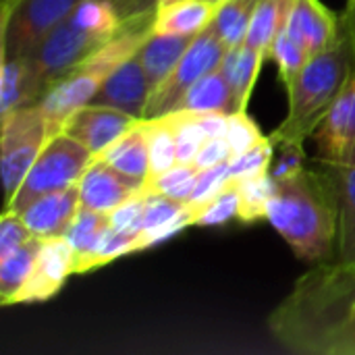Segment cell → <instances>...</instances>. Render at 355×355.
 I'll list each match as a JSON object with an SVG mask.
<instances>
[{
    "instance_id": "obj_1",
    "label": "cell",
    "mask_w": 355,
    "mask_h": 355,
    "mask_svg": "<svg viewBox=\"0 0 355 355\" xmlns=\"http://www.w3.org/2000/svg\"><path fill=\"white\" fill-rule=\"evenodd\" d=\"M268 331L293 354L355 355V264H314L268 316Z\"/></svg>"
},
{
    "instance_id": "obj_2",
    "label": "cell",
    "mask_w": 355,
    "mask_h": 355,
    "mask_svg": "<svg viewBox=\"0 0 355 355\" xmlns=\"http://www.w3.org/2000/svg\"><path fill=\"white\" fill-rule=\"evenodd\" d=\"M266 218L302 262L312 266L337 262L339 212L320 162L277 181Z\"/></svg>"
},
{
    "instance_id": "obj_3",
    "label": "cell",
    "mask_w": 355,
    "mask_h": 355,
    "mask_svg": "<svg viewBox=\"0 0 355 355\" xmlns=\"http://www.w3.org/2000/svg\"><path fill=\"white\" fill-rule=\"evenodd\" d=\"M354 69V48L339 23L337 37L322 52L310 56L297 77L285 85L289 112L272 131V144H304L331 110Z\"/></svg>"
},
{
    "instance_id": "obj_4",
    "label": "cell",
    "mask_w": 355,
    "mask_h": 355,
    "mask_svg": "<svg viewBox=\"0 0 355 355\" xmlns=\"http://www.w3.org/2000/svg\"><path fill=\"white\" fill-rule=\"evenodd\" d=\"M92 160L89 150L67 133L52 135L31 164L19 191L6 204V210L23 212L37 198L77 185Z\"/></svg>"
},
{
    "instance_id": "obj_5",
    "label": "cell",
    "mask_w": 355,
    "mask_h": 355,
    "mask_svg": "<svg viewBox=\"0 0 355 355\" xmlns=\"http://www.w3.org/2000/svg\"><path fill=\"white\" fill-rule=\"evenodd\" d=\"M104 42L100 37L85 31L71 15L58 23L25 58L33 102L37 104L56 81L75 71Z\"/></svg>"
},
{
    "instance_id": "obj_6",
    "label": "cell",
    "mask_w": 355,
    "mask_h": 355,
    "mask_svg": "<svg viewBox=\"0 0 355 355\" xmlns=\"http://www.w3.org/2000/svg\"><path fill=\"white\" fill-rule=\"evenodd\" d=\"M0 156H2V183L4 202L8 204L19 191L31 164L50 139L46 119L37 104L21 106L0 116Z\"/></svg>"
},
{
    "instance_id": "obj_7",
    "label": "cell",
    "mask_w": 355,
    "mask_h": 355,
    "mask_svg": "<svg viewBox=\"0 0 355 355\" xmlns=\"http://www.w3.org/2000/svg\"><path fill=\"white\" fill-rule=\"evenodd\" d=\"M227 46L220 40L214 23H210L204 31H200L181 60L175 64V69L152 89L144 119H156L166 112H171L177 102L183 98V94L200 81L204 75L220 69V62L225 58Z\"/></svg>"
},
{
    "instance_id": "obj_8",
    "label": "cell",
    "mask_w": 355,
    "mask_h": 355,
    "mask_svg": "<svg viewBox=\"0 0 355 355\" xmlns=\"http://www.w3.org/2000/svg\"><path fill=\"white\" fill-rule=\"evenodd\" d=\"M81 0H12L2 4V56L27 58Z\"/></svg>"
},
{
    "instance_id": "obj_9",
    "label": "cell",
    "mask_w": 355,
    "mask_h": 355,
    "mask_svg": "<svg viewBox=\"0 0 355 355\" xmlns=\"http://www.w3.org/2000/svg\"><path fill=\"white\" fill-rule=\"evenodd\" d=\"M312 137L318 162L331 166L355 164V69Z\"/></svg>"
},
{
    "instance_id": "obj_10",
    "label": "cell",
    "mask_w": 355,
    "mask_h": 355,
    "mask_svg": "<svg viewBox=\"0 0 355 355\" xmlns=\"http://www.w3.org/2000/svg\"><path fill=\"white\" fill-rule=\"evenodd\" d=\"M75 264H77V254L64 235L44 237L37 260L27 281L15 293L8 306L48 302L62 289L67 279L75 275Z\"/></svg>"
},
{
    "instance_id": "obj_11",
    "label": "cell",
    "mask_w": 355,
    "mask_h": 355,
    "mask_svg": "<svg viewBox=\"0 0 355 355\" xmlns=\"http://www.w3.org/2000/svg\"><path fill=\"white\" fill-rule=\"evenodd\" d=\"M139 119L100 104H85L77 108L64 123L62 133L79 141L96 158L119 137H123Z\"/></svg>"
},
{
    "instance_id": "obj_12",
    "label": "cell",
    "mask_w": 355,
    "mask_h": 355,
    "mask_svg": "<svg viewBox=\"0 0 355 355\" xmlns=\"http://www.w3.org/2000/svg\"><path fill=\"white\" fill-rule=\"evenodd\" d=\"M150 94H152V85L135 54L125 62H121L110 75H106V79L100 83L89 104L110 106L135 119H144Z\"/></svg>"
},
{
    "instance_id": "obj_13",
    "label": "cell",
    "mask_w": 355,
    "mask_h": 355,
    "mask_svg": "<svg viewBox=\"0 0 355 355\" xmlns=\"http://www.w3.org/2000/svg\"><path fill=\"white\" fill-rule=\"evenodd\" d=\"M104 79L77 67L75 71H71L67 77H62L60 81H56L37 102V106L42 108V114L46 119L48 125V133L50 137L56 133H62V127L67 123V119L81 106L89 104L92 98L96 96L100 83Z\"/></svg>"
},
{
    "instance_id": "obj_14",
    "label": "cell",
    "mask_w": 355,
    "mask_h": 355,
    "mask_svg": "<svg viewBox=\"0 0 355 355\" xmlns=\"http://www.w3.org/2000/svg\"><path fill=\"white\" fill-rule=\"evenodd\" d=\"M283 27L310 56H314L337 37L339 15L331 12L320 0H289Z\"/></svg>"
},
{
    "instance_id": "obj_15",
    "label": "cell",
    "mask_w": 355,
    "mask_h": 355,
    "mask_svg": "<svg viewBox=\"0 0 355 355\" xmlns=\"http://www.w3.org/2000/svg\"><path fill=\"white\" fill-rule=\"evenodd\" d=\"M77 187L83 208L110 214L116 206L135 196L144 185L129 181L102 158H94L81 175Z\"/></svg>"
},
{
    "instance_id": "obj_16",
    "label": "cell",
    "mask_w": 355,
    "mask_h": 355,
    "mask_svg": "<svg viewBox=\"0 0 355 355\" xmlns=\"http://www.w3.org/2000/svg\"><path fill=\"white\" fill-rule=\"evenodd\" d=\"M79 208V187L71 185L67 189L37 198L19 214L35 237H58L67 233Z\"/></svg>"
},
{
    "instance_id": "obj_17",
    "label": "cell",
    "mask_w": 355,
    "mask_h": 355,
    "mask_svg": "<svg viewBox=\"0 0 355 355\" xmlns=\"http://www.w3.org/2000/svg\"><path fill=\"white\" fill-rule=\"evenodd\" d=\"M322 164V162H320ZM333 187L339 212L337 231V262L355 264V164L331 166L322 164Z\"/></svg>"
},
{
    "instance_id": "obj_18",
    "label": "cell",
    "mask_w": 355,
    "mask_h": 355,
    "mask_svg": "<svg viewBox=\"0 0 355 355\" xmlns=\"http://www.w3.org/2000/svg\"><path fill=\"white\" fill-rule=\"evenodd\" d=\"M96 158L108 162L114 171H119L129 181L137 185H146L150 177V150H148V135L141 119Z\"/></svg>"
},
{
    "instance_id": "obj_19",
    "label": "cell",
    "mask_w": 355,
    "mask_h": 355,
    "mask_svg": "<svg viewBox=\"0 0 355 355\" xmlns=\"http://www.w3.org/2000/svg\"><path fill=\"white\" fill-rule=\"evenodd\" d=\"M218 6L208 0H179L158 6L154 15V33L166 35H198L216 17Z\"/></svg>"
},
{
    "instance_id": "obj_20",
    "label": "cell",
    "mask_w": 355,
    "mask_h": 355,
    "mask_svg": "<svg viewBox=\"0 0 355 355\" xmlns=\"http://www.w3.org/2000/svg\"><path fill=\"white\" fill-rule=\"evenodd\" d=\"M264 58L266 56L260 50L248 46L245 42L235 48H227V52H225V58L220 62V73L225 75V79L229 81V85L233 89L235 104H237L239 112H243L248 108V102L252 98V92L258 81Z\"/></svg>"
},
{
    "instance_id": "obj_21",
    "label": "cell",
    "mask_w": 355,
    "mask_h": 355,
    "mask_svg": "<svg viewBox=\"0 0 355 355\" xmlns=\"http://www.w3.org/2000/svg\"><path fill=\"white\" fill-rule=\"evenodd\" d=\"M193 37L196 35H166L154 31L150 33V37L137 50V58L148 75L152 89L175 69Z\"/></svg>"
},
{
    "instance_id": "obj_22",
    "label": "cell",
    "mask_w": 355,
    "mask_h": 355,
    "mask_svg": "<svg viewBox=\"0 0 355 355\" xmlns=\"http://www.w3.org/2000/svg\"><path fill=\"white\" fill-rule=\"evenodd\" d=\"M173 110H185V112H223L233 114L239 112L235 104L233 89L220 69L204 75L200 81H196L183 98L177 102ZM171 110V112H173Z\"/></svg>"
},
{
    "instance_id": "obj_23",
    "label": "cell",
    "mask_w": 355,
    "mask_h": 355,
    "mask_svg": "<svg viewBox=\"0 0 355 355\" xmlns=\"http://www.w3.org/2000/svg\"><path fill=\"white\" fill-rule=\"evenodd\" d=\"M44 237H31L29 241H25L23 245H19L17 250H12L10 254L0 258V300L2 306H8L10 300L15 297V293L23 287V283L27 281L40 248H42Z\"/></svg>"
},
{
    "instance_id": "obj_24",
    "label": "cell",
    "mask_w": 355,
    "mask_h": 355,
    "mask_svg": "<svg viewBox=\"0 0 355 355\" xmlns=\"http://www.w3.org/2000/svg\"><path fill=\"white\" fill-rule=\"evenodd\" d=\"M235 187L239 193L237 218L241 223L252 225V223H258L268 216V206L277 193V179L270 175V171L254 175V177L237 179Z\"/></svg>"
},
{
    "instance_id": "obj_25",
    "label": "cell",
    "mask_w": 355,
    "mask_h": 355,
    "mask_svg": "<svg viewBox=\"0 0 355 355\" xmlns=\"http://www.w3.org/2000/svg\"><path fill=\"white\" fill-rule=\"evenodd\" d=\"M287 6H289V0H258L254 17L250 21L248 35H245V44L260 50L266 56L272 40L285 25Z\"/></svg>"
},
{
    "instance_id": "obj_26",
    "label": "cell",
    "mask_w": 355,
    "mask_h": 355,
    "mask_svg": "<svg viewBox=\"0 0 355 355\" xmlns=\"http://www.w3.org/2000/svg\"><path fill=\"white\" fill-rule=\"evenodd\" d=\"M35 104L31 96L29 69L25 58L2 56V87H0V116L21 106Z\"/></svg>"
},
{
    "instance_id": "obj_27",
    "label": "cell",
    "mask_w": 355,
    "mask_h": 355,
    "mask_svg": "<svg viewBox=\"0 0 355 355\" xmlns=\"http://www.w3.org/2000/svg\"><path fill=\"white\" fill-rule=\"evenodd\" d=\"M71 17L102 42L114 37L125 21L112 0H81Z\"/></svg>"
},
{
    "instance_id": "obj_28",
    "label": "cell",
    "mask_w": 355,
    "mask_h": 355,
    "mask_svg": "<svg viewBox=\"0 0 355 355\" xmlns=\"http://www.w3.org/2000/svg\"><path fill=\"white\" fill-rule=\"evenodd\" d=\"M148 135V150H150V177H158L177 164V146H175V131L164 116L156 119H141Z\"/></svg>"
},
{
    "instance_id": "obj_29",
    "label": "cell",
    "mask_w": 355,
    "mask_h": 355,
    "mask_svg": "<svg viewBox=\"0 0 355 355\" xmlns=\"http://www.w3.org/2000/svg\"><path fill=\"white\" fill-rule=\"evenodd\" d=\"M256 4L258 0H227L218 6L212 23L227 48H235L245 42Z\"/></svg>"
},
{
    "instance_id": "obj_30",
    "label": "cell",
    "mask_w": 355,
    "mask_h": 355,
    "mask_svg": "<svg viewBox=\"0 0 355 355\" xmlns=\"http://www.w3.org/2000/svg\"><path fill=\"white\" fill-rule=\"evenodd\" d=\"M173 131H175V146H177V162L179 164H193L200 148L208 139L206 131L200 125L198 112H185V110H173L162 114Z\"/></svg>"
},
{
    "instance_id": "obj_31",
    "label": "cell",
    "mask_w": 355,
    "mask_h": 355,
    "mask_svg": "<svg viewBox=\"0 0 355 355\" xmlns=\"http://www.w3.org/2000/svg\"><path fill=\"white\" fill-rule=\"evenodd\" d=\"M108 229H110L108 214H102V212L81 206L79 212L75 214L73 223L69 225L64 237L73 245L77 258H83L89 252H94V248L100 243V239L106 235Z\"/></svg>"
},
{
    "instance_id": "obj_32",
    "label": "cell",
    "mask_w": 355,
    "mask_h": 355,
    "mask_svg": "<svg viewBox=\"0 0 355 355\" xmlns=\"http://www.w3.org/2000/svg\"><path fill=\"white\" fill-rule=\"evenodd\" d=\"M266 58L277 62L281 81L285 85H289L297 77V73L306 67L310 54L306 52V48L302 44H297L287 33L285 27H281V31L277 33V37L272 40V44H270V48L266 52Z\"/></svg>"
},
{
    "instance_id": "obj_33",
    "label": "cell",
    "mask_w": 355,
    "mask_h": 355,
    "mask_svg": "<svg viewBox=\"0 0 355 355\" xmlns=\"http://www.w3.org/2000/svg\"><path fill=\"white\" fill-rule=\"evenodd\" d=\"M237 214H239V193H237L235 181H231L216 198H212L210 202L198 206L196 225H200V227H218V225L229 223L231 218H237Z\"/></svg>"
},
{
    "instance_id": "obj_34",
    "label": "cell",
    "mask_w": 355,
    "mask_h": 355,
    "mask_svg": "<svg viewBox=\"0 0 355 355\" xmlns=\"http://www.w3.org/2000/svg\"><path fill=\"white\" fill-rule=\"evenodd\" d=\"M196 216H198V206L196 204H185V208L175 216L171 218L168 223L160 225V227H154V229H144L135 235L133 239V252H141V250H148V248H154L171 237H175L177 233H181L183 229L196 225Z\"/></svg>"
},
{
    "instance_id": "obj_35",
    "label": "cell",
    "mask_w": 355,
    "mask_h": 355,
    "mask_svg": "<svg viewBox=\"0 0 355 355\" xmlns=\"http://www.w3.org/2000/svg\"><path fill=\"white\" fill-rule=\"evenodd\" d=\"M272 160H275V144H272L270 137H264L260 144H256L245 154L229 160L231 179L237 181V179H245V177L266 173V171H270Z\"/></svg>"
},
{
    "instance_id": "obj_36",
    "label": "cell",
    "mask_w": 355,
    "mask_h": 355,
    "mask_svg": "<svg viewBox=\"0 0 355 355\" xmlns=\"http://www.w3.org/2000/svg\"><path fill=\"white\" fill-rule=\"evenodd\" d=\"M225 137L229 139L233 158L245 154L248 150H252L256 144H260V141L264 139L260 127L254 123L252 116H248L245 110H243V112H233V114H229V127H227Z\"/></svg>"
},
{
    "instance_id": "obj_37",
    "label": "cell",
    "mask_w": 355,
    "mask_h": 355,
    "mask_svg": "<svg viewBox=\"0 0 355 355\" xmlns=\"http://www.w3.org/2000/svg\"><path fill=\"white\" fill-rule=\"evenodd\" d=\"M146 198L148 191L141 187L135 196H131L129 200H125L121 206H116L110 214V227L119 233H127V235H137L144 229V208H146Z\"/></svg>"
},
{
    "instance_id": "obj_38",
    "label": "cell",
    "mask_w": 355,
    "mask_h": 355,
    "mask_svg": "<svg viewBox=\"0 0 355 355\" xmlns=\"http://www.w3.org/2000/svg\"><path fill=\"white\" fill-rule=\"evenodd\" d=\"M231 183V173H229V162L225 164H216L210 168H202L198 175V183L193 189V196L189 200V204H206L212 198H216L227 185Z\"/></svg>"
},
{
    "instance_id": "obj_39",
    "label": "cell",
    "mask_w": 355,
    "mask_h": 355,
    "mask_svg": "<svg viewBox=\"0 0 355 355\" xmlns=\"http://www.w3.org/2000/svg\"><path fill=\"white\" fill-rule=\"evenodd\" d=\"M183 208H185V202L173 200V198H168L164 193H150L148 191L146 208H144V229H154V227H160V225L168 223Z\"/></svg>"
},
{
    "instance_id": "obj_40",
    "label": "cell",
    "mask_w": 355,
    "mask_h": 355,
    "mask_svg": "<svg viewBox=\"0 0 355 355\" xmlns=\"http://www.w3.org/2000/svg\"><path fill=\"white\" fill-rule=\"evenodd\" d=\"M33 233L25 225L23 216L15 210H4L0 218V258L29 241Z\"/></svg>"
},
{
    "instance_id": "obj_41",
    "label": "cell",
    "mask_w": 355,
    "mask_h": 355,
    "mask_svg": "<svg viewBox=\"0 0 355 355\" xmlns=\"http://www.w3.org/2000/svg\"><path fill=\"white\" fill-rule=\"evenodd\" d=\"M200 168L196 164H175L173 168H168L166 173L158 175V177H152L146 181L144 189L150 191V193H164V196H171L175 193L187 179H191L193 175H198Z\"/></svg>"
},
{
    "instance_id": "obj_42",
    "label": "cell",
    "mask_w": 355,
    "mask_h": 355,
    "mask_svg": "<svg viewBox=\"0 0 355 355\" xmlns=\"http://www.w3.org/2000/svg\"><path fill=\"white\" fill-rule=\"evenodd\" d=\"M231 158H233V154H231L229 139L227 137H210L200 148L193 164L202 171V168H210V166H216V164H225Z\"/></svg>"
},
{
    "instance_id": "obj_43",
    "label": "cell",
    "mask_w": 355,
    "mask_h": 355,
    "mask_svg": "<svg viewBox=\"0 0 355 355\" xmlns=\"http://www.w3.org/2000/svg\"><path fill=\"white\" fill-rule=\"evenodd\" d=\"M283 150L281 160L270 168V175L279 181L289 175H295L297 171L304 168V144H279Z\"/></svg>"
},
{
    "instance_id": "obj_44",
    "label": "cell",
    "mask_w": 355,
    "mask_h": 355,
    "mask_svg": "<svg viewBox=\"0 0 355 355\" xmlns=\"http://www.w3.org/2000/svg\"><path fill=\"white\" fill-rule=\"evenodd\" d=\"M200 125L206 131L208 139L210 137H225L227 127H229V114L223 112H198Z\"/></svg>"
},
{
    "instance_id": "obj_45",
    "label": "cell",
    "mask_w": 355,
    "mask_h": 355,
    "mask_svg": "<svg viewBox=\"0 0 355 355\" xmlns=\"http://www.w3.org/2000/svg\"><path fill=\"white\" fill-rule=\"evenodd\" d=\"M116 8L123 19L139 17V15H156L158 0H119Z\"/></svg>"
},
{
    "instance_id": "obj_46",
    "label": "cell",
    "mask_w": 355,
    "mask_h": 355,
    "mask_svg": "<svg viewBox=\"0 0 355 355\" xmlns=\"http://www.w3.org/2000/svg\"><path fill=\"white\" fill-rule=\"evenodd\" d=\"M339 23H341V29L345 31V35L349 37L355 54V0H347L343 12L339 15Z\"/></svg>"
},
{
    "instance_id": "obj_47",
    "label": "cell",
    "mask_w": 355,
    "mask_h": 355,
    "mask_svg": "<svg viewBox=\"0 0 355 355\" xmlns=\"http://www.w3.org/2000/svg\"><path fill=\"white\" fill-rule=\"evenodd\" d=\"M173 2H179V0H158V6H166V4H173Z\"/></svg>"
},
{
    "instance_id": "obj_48",
    "label": "cell",
    "mask_w": 355,
    "mask_h": 355,
    "mask_svg": "<svg viewBox=\"0 0 355 355\" xmlns=\"http://www.w3.org/2000/svg\"><path fill=\"white\" fill-rule=\"evenodd\" d=\"M208 2H212L214 6H220V4H223V2H227V0H208Z\"/></svg>"
},
{
    "instance_id": "obj_49",
    "label": "cell",
    "mask_w": 355,
    "mask_h": 355,
    "mask_svg": "<svg viewBox=\"0 0 355 355\" xmlns=\"http://www.w3.org/2000/svg\"><path fill=\"white\" fill-rule=\"evenodd\" d=\"M8 2H12V0H2V4H8Z\"/></svg>"
},
{
    "instance_id": "obj_50",
    "label": "cell",
    "mask_w": 355,
    "mask_h": 355,
    "mask_svg": "<svg viewBox=\"0 0 355 355\" xmlns=\"http://www.w3.org/2000/svg\"><path fill=\"white\" fill-rule=\"evenodd\" d=\"M112 2H114V4H116V2H119V0H112Z\"/></svg>"
}]
</instances>
